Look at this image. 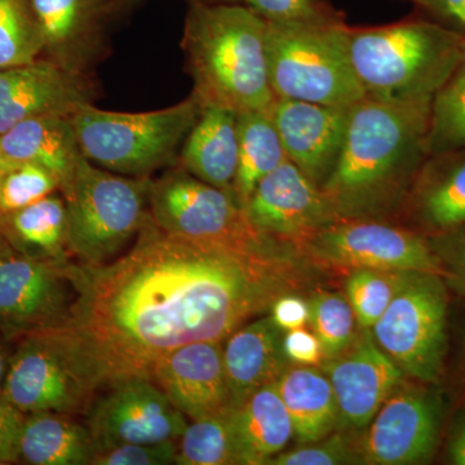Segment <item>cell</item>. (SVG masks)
<instances>
[{"instance_id": "cell-14", "label": "cell", "mask_w": 465, "mask_h": 465, "mask_svg": "<svg viewBox=\"0 0 465 465\" xmlns=\"http://www.w3.org/2000/svg\"><path fill=\"white\" fill-rule=\"evenodd\" d=\"M91 407L88 419L94 452L124 443L179 440L188 418L149 378L124 379Z\"/></svg>"}, {"instance_id": "cell-46", "label": "cell", "mask_w": 465, "mask_h": 465, "mask_svg": "<svg viewBox=\"0 0 465 465\" xmlns=\"http://www.w3.org/2000/svg\"><path fill=\"white\" fill-rule=\"evenodd\" d=\"M189 2L204 3V5H242L243 0H189Z\"/></svg>"}, {"instance_id": "cell-20", "label": "cell", "mask_w": 465, "mask_h": 465, "mask_svg": "<svg viewBox=\"0 0 465 465\" xmlns=\"http://www.w3.org/2000/svg\"><path fill=\"white\" fill-rule=\"evenodd\" d=\"M394 220L425 235L465 224V149L430 154L416 174Z\"/></svg>"}, {"instance_id": "cell-4", "label": "cell", "mask_w": 465, "mask_h": 465, "mask_svg": "<svg viewBox=\"0 0 465 465\" xmlns=\"http://www.w3.org/2000/svg\"><path fill=\"white\" fill-rule=\"evenodd\" d=\"M464 45V33L427 18L348 26L349 54L363 94L388 104L432 103Z\"/></svg>"}, {"instance_id": "cell-39", "label": "cell", "mask_w": 465, "mask_h": 465, "mask_svg": "<svg viewBox=\"0 0 465 465\" xmlns=\"http://www.w3.org/2000/svg\"><path fill=\"white\" fill-rule=\"evenodd\" d=\"M428 237L442 262L446 277L457 281L465 291V224Z\"/></svg>"}, {"instance_id": "cell-37", "label": "cell", "mask_w": 465, "mask_h": 465, "mask_svg": "<svg viewBox=\"0 0 465 465\" xmlns=\"http://www.w3.org/2000/svg\"><path fill=\"white\" fill-rule=\"evenodd\" d=\"M349 430L342 432L331 433L326 439L317 442L300 445L292 451H282L272 459L268 465H338L360 464V449L358 440ZM363 464V463H362Z\"/></svg>"}, {"instance_id": "cell-1", "label": "cell", "mask_w": 465, "mask_h": 465, "mask_svg": "<svg viewBox=\"0 0 465 465\" xmlns=\"http://www.w3.org/2000/svg\"><path fill=\"white\" fill-rule=\"evenodd\" d=\"M289 259L274 241L219 243L174 237L146 220L124 255L75 265L65 323L106 387L149 378L167 351L224 341L291 289Z\"/></svg>"}, {"instance_id": "cell-19", "label": "cell", "mask_w": 465, "mask_h": 465, "mask_svg": "<svg viewBox=\"0 0 465 465\" xmlns=\"http://www.w3.org/2000/svg\"><path fill=\"white\" fill-rule=\"evenodd\" d=\"M269 113L287 161L321 188L341 154L351 106L275 99Z\"/></svg>"}, {"instance_id": "cell-35", "label": "cell", "mask_w": 465, "mask_h": 465, "mask_svg": "<svg viewBox=\"0 0 465 465\" xmlns=\"http://www.w3.org/2000/svg\"><path fill=\"white\" fill-rule=\"evenodd\" d=\"M60 192L51 171L30 162H12L0 179V225L3 219Z\"/></svg>"}, {"instance_id": "cell-38", "label": "cell", "mask_w": 465, "mask_h": 465, "mask_svg": "<svg viewBox=\"0 0 465 465\" xmlns=\"http://www.w3.org/2000/svg\"><path fill=\"white\" fill-rule=\"evenodd\" d=\"M177 440L155 443H124L94 451L92 465L176 464Z\"/></svg>"}, {"instance_id": "cell-49", "label": "cell", "mask_w": 465, "mask_h": 465, "mask_svg": "<svg viewBox=\"0 0 465 465\" xmlns=\"http://www.w3.org/2000/svg\"><path fill=\"white\" fill-rule=\"evenodd\" d=\"M410 2L414 3V5H416V7H419V5H421V3H423V0H410Z\"/></svg>"}, {"instance_id": "cell-2", "label": "cell", "mask_w": 465, "mask_h": 465, "mask_svg": "<svg viewBox=\"0 0 465 465\" xmlns=\"http://www.w3.org/2000/svg\"><path fill=\"white\" fill-rule=\"evenodd\" d=\"M430 104L363 97L351 106L341 154L321 186L338 220H394L430 157Z\"/></svg>"}, {"instance_id": "cell-15", "label": "cell", "mask_w": 465, "mask_h": 465, "mask_svg": "<svg viewBox=\"0 0 465 465\" xmlns=\"http://www.w3.org/2000/svg\"><path fill=\"white\" fill-rule=\"evenodd\" d=\"M243 210L260 234L299 247L318 229L338 222L320 186L290 161L262 179Z\"/></svg>"}, {"instance_id": "cell-25", "label": "cell", "mask_w": 465, "mask_h": 465, "mask_svg": "<svg viewBox=\"0 0 465 465\" xmlns=\"http://www.w3.org/2000/svg\"><path fill=\"white\" fill-rule=\"evenodd\" d=\"M232 421L240 465H268L293 439L292 421L275 381L232 407Z\"/></svg>"}, {"instance_id": "cell-42", "label": "cell", "mask_w": 465, "mask_h": 465, "mask_svg": "<svg viewBox=\"0 0 465 465\" xmlns=\"http://www.w3.org/2000/svg\"><path fill=\"white\" fill-rule=\"evenodd\" d=\"M271 317L283 332H287L309 323L311 308L304 299L287 292L272 304Z\"/></svg>"}, {"instance_id": "cell-36", "label": "cell", "mask_w": 465, "mask_h": 465, "mask_svg": "<svg viewBox=\"0 0 465 465\" xmlns=\"http://www.w3.org/2000/svg\"><path fill=\"white\" fill-rule=\"evenodd\" d=\"M265 23L280 26L344 25L347 17L329 0H243Z\"/></svg>"}, {"instance_id": "cell-30", "label": "cell", "mask_w": 465, "mask_h": 465, "mask_svg": "<svg viewBox=\"0 0 465 465\" xmlns=\"http://www.w3.org/2000/svg\"><path fill=\"white\" fill-rule=\"evenodd\" d=\"M232 411V407L188 424L177 440L176 464L240 465Z\"/></svg>"}, {"instance_id": "cell-40", "label": "cell", "mask_w": 465, "mask_h": 465, "mask_svg": "<svg viewBox=\"0 0 465 465\" xmlns=\"http://www.w3.org/2000/svg\"><path fill=\"white\" fill-rule=\"evenodd\" d=\"M26 414L0 397V464L20 461V439Z\"/></svg>"}, {"instance_id": "cell-6", "label": "cell", "mask_w": 465, "mask_h": 465, "mask_svg": "<svg viewBox=\"0 0 465 465\" xmlns=\"http://www.w3.org/2000/svg\"><path fill=\"white\" fill-rule=\"evenodd\" d=\"M104 387L96 363L74 332L61 324L23 336L8 361L0 397L26 415L74 416L90 409Z\"/></svg>"}, {"instance_id": "cell-16", "label": "cell", "mask_w": 465, "mask_h": 465, "mask_svg": "<svg viewBox=\"0 0 465 465\" xmlns=\"http://www.w3.org/2000/svg\"><path fill=\"white\" fill-rule=\"evenodd\" d=\"M323 372L331 382L342 430H365L391 391L406 375L372 338L358 327L341 353L324 360Z\"/></svg>"}, {"instance_id": "cell-47", "label": "cell", "mask_w": 465, "mask_h": 465, "mask_svg": "<svg viewBox=\"0 0 465 465\" xmlns=\"http://www.w3.org/2000/svg\"><path fill=\"white\" fill-rule=\"evenodd\" d=\"M12 161H8L5 155L3 154L2 149H0V179H2L3 173L7 171V168L11 166Z\"/></svg>"}, {"instance_id": "cell-12", "label": "cell", "mask_w": 465, "mask_h": 465, "mask_svg": "<svg viewBox=\"0 0 465 465\" xmlns=\"http://www.w3.org/2000/svg\"><path fill=\"white\" fill-rule=\"evenodd\" d=\"M403 381L358 440L363 464L412 465L430 461L439 446L445 402L439 391Z\"/></svg>"}, {"instance_id": "cell-17", "label": "cell", "mask_w": 465, "mask_h": 465, "mask_svg": "<svg viewBox=\"0 0 465 465\" xmlns=\"http://www.w3.org/2000/svg\"><path fill=\"white\" fill-rule=\"evenodd\" d=\"M149 379L192 420L232 407L223 341L192 342L167 351L155 361Z\"/></svg>"}, {"instance_id": "cell-9", "label": "cell", "mask_w": 465, "mask_h": 465, "mask_svg": "<svg viewBox=\"0 0 465 465\" xmlns=\"http://www.w3.org/2000/svg\"><path fill=\"white\" fill-rule=\"evenodd\" d=\"M448 311L442 275L415 272L372 326V338L403 374L436 384L448 354Z\"/></svg>"}, {"instance_id": "cell-45", "label": "cell", "mask_w": 465, "mask_h": 465, "mask_svg": "<svg viewBox=\"0 0 465 465\" xmlns=\"http://www.w3.org/2000/svg\"><path fill=\"white\" fill-rule=\"evenodd\" d=\"M8 361L5 358V351L0 345V391H2L3 382H5V372H7Z\"/></svg>"}, {"instance_id": "cell-11", "label": "cell", "mask_w": 465, "mask_h": 465, "mask_svg": "<svg viewBox=\"0 0 465 465\" xmlns=\"http://www.w3.org/2000/svg\"><path fill=\"white\" fill-rule=\"evenodd\" d=\"M300 249L322 262L351 269L424 272L445 277L428 235L385 220H338L318 229Z\"/></svg>"}, {"instance_id": "cell-34", "label": "cell", "mask_w": 465, "mask_h": 465, "mask_svg": "<svg viewBox=\"0 0 465 465\" xmlns=\"http://www.w3.org/2000/svg\"><path fill=\"white\" fill-rule=\"evenodd\" d=\"M309 323L322 345L324 360L341 353L356 336L357 320L347 296L321 291L309 300Z\"/></svg>"}, {"instance_id": "cell-22", "label": "cell", "mask_w": 465, "mask_h": 465, "mask_svg": "<svg viewBox=\"0 0 465 465\" xmlns=\"http://www.w3.org/2000/svg\"><path fill=\"white\" fill-rule=\"evenodd\" d=\"M290 361L283 331L271 316L242 324L226 338L224 365L232 407L269 382L277 381Z\"/></svg>"}, {"instance_id": "cell-7", "label": "cell", "mask_w": 465, "mask_h": 465, "mask_svg": "<svg viewBox=\"0 0 465 465\" xmlns=\"http://www.w3.org/2000/svg\"><path fill=\"white\" fill-rule=\"evenodd\" d=\"M149 177L124 176L84 157L66 191L67 238L73 258L101 265L139 234L149 217Z\"/></svg>"}, {"instance_id": "cell-24", "label": "cell", "mask_w": 465, "mask_h": 465, "mask_svg": "<svg viewBox=\"0 0 465 465\" xmlns=\"http://www.w3.org/2000/svg\"><path fill=\"white\" fill-rule=\"evenodd\" d=\"M177 166L202 182L234 194L238 170L237 113L223 106L201 108L189 131Z\"/></svg>"}, {"instance_id": "cell-23", "label": "cell", "mask_w": 465, "mask_h": 465, "mask_svg": "<svg viewBox=\"0 0 465 465\" xmlns=\"http://www.w3.org/2000/svg\"><path fill=\"white\" fill-rule=\"evenodd\" d=\"M0 149L8 161L30 162L47 168L65 192L84 157L76 137L73 115L34 116L0 134Z\"/></svg>"}, {"instance_id": "cell-41", "label": "cell", "mask_w": 465, "mask_h": 465, "mask_svg": "<svg viewBox=\"0 0 465 465\" xmlns=\"http://www.w3.org/2000/svg\"><path fill=\"white\" fill-rule=\"evenodd\" d=\"M283 351L290 362L299 366H318L324 361L321 341L313 331H308L304 327L286 332Z\"/></svg>"}, {"instance_id": "cell-28", "label": "cell", "mask_w": 465, "mask_h": 465, "mask_svg": "<svg viewBox=\"0 0 465 465\" xmlns=\"http://www.w3.org/2000/svg\"><path fill=\"white\" fill-rule=\"evenodd\" d=\"M94 455L90 430L73 416L27 414L20 439V460L32 465H87Z\"/></svg>"}, {"instance_id": "cell-21", "label": "cell", "mask_w": 465, "mask_h": 465, "mask_svg": "<svg viewBox=\"0 0 465 465\" xmlns=\"http://www.w3.org/2000/svg\"><path fill=\"white\" fill-rule=\"evenodd\" d=\"M47 58L84 73L100 47L103 18L113 0H30Z\"/></svg>"}, {"instance_id": "cell-27", "label": "cell", "mask_w": 465, "mask_h": 465, "mask_svg": "<svg viewBox=\"0 0 465 465\" xmlns=\"http://www.w3.org/2000/svg\"><path fill=\"white\" fill-rule=\"evenodd\" d=\"M0 237L27 258L69 264L67 211L64 197L48 195L3 219Z\"/></svg>"}, {"instance_id": "cell-43", "label": "cell", "mask_w": 465, "mask_h": 465, "mask_svg": "<svg viewBox=\"0 0 465 465\" xmlns=\"http://www.w3.org/2000/svg\"><path fill=\"white\" fill-rule=\"evenodd\" d=\"M418 8L437 23L465 34V0H423Z\"/></svg>"}, {"instance_id": "cell-29", "label": "cell", "mask_w": 465, "mask_h": 465, "mask_svg": "<svg viewBox=\"0 0 465 465\" xmlns=\"http://www.w3.org/2000/svg\"><path fill=\"white\" fill-rule=\"evenodd\" d=\"M238 170L234 195L244 207L266 174L287 161L269 110L237 113Z\"/></svg>"}, {"instance_id": "cell-5", "label": "cell", "mask_w": 465, "mask_h": 465, "mask_svg": "<svg viewBox=\"0 0 465 465\" xmlns=\"http://www.w3.org/2000/svg\"><path fill=\"white\" fill-rule=\"evenodd\" d=\"M194 97L166 109L143 113L109 112L85 104L73 114L82 154L112 173L149 177L179 155L200 116Z\"/></svg>"}, {"instance_id": "cell-8", "label": "cell", "mask_w": 465, "mask_h": 465, "mask_svg": "<svg viewBox=\"0 0 465 465\" xmlns=\"http://www.w3.org/2000/svg\"><path fill=\"white\" fill-rule=\"evenodd\" d=\"M348 26L266 23V60L275 99L344 108L362 100L349 54Z\"/></svg>"}, {"instance_id": "cell-44", "label": "cell", "mask_w": 465, "mask_h": 465, "mask_svg": "<svg viewBox=\"0 0 465 465\" xmlns=\"http://www.w3.org/2000/svg\"><path fill=\"white\" fill-rule=\"evenodd\" d=\"M446 454L450 463L465 465V405L461 407L450 427Z\"/></svg>"}, {"instance_id": "cell-31", "label": "cell", "mask_w": 465, "mask_h": 465, "mask_svg": "<svg viewBox=\"0 0 465 465\" xmlns=\"http://www.w3.org/2000/svg\"><path fill=\"white\" fill-rule=\"evenodd\" d=\"M457 149H465V45L430 104V155Z\"/></svg>"}, {"instance_id": "cell-3", "label": "cell", "mask_w": 465, "mask_h": 465, "mask_svg": "<svg viewBox=\"0 0 465 465\" xmlns=\"http://www.w3.org/2000/svg\"><path fill=\"white\" fill-rule=\"evenodd\" d=\"M265 39V21L246 5L191 2L182 45L201 108L271 109Z\"/></svg>"}, {"instance_id": "cell-48", "label": "cell", "mask_w": 465, "mask_h": 465, "mask_svg": "<svg viewBox=\"0 0 465 465\" xmlns=\"http://www.w3.org/2000/svg\"><path fill=\"white\" fill-rule=\"evenodd\" d=\"M7 249H9L8 244H7V243H5V240H3V238H2V237H0V253H2V252H3V251H5V250H7Z\"/></svg>"}, {"instance_id": "cell-26", "label": "cell", "mask_w": 465, "mask_h": 465, "mask_svg": "<svg viewBox=\"0 0 465 465\" xmlns=\"http://www.w3.org/2000/svg\"><path fill=\"white\" fill-rule=\"evenodd\" d=\"M275 382L299 446L326 439L341 428L338 402L323 371L311 366H289Z\"/></svg>"}, {"instance_id": "cell-33", "label": "cell", "mask_w": 465, "mask_h": 465, "mask_svg": "<svg viewBox=\"0 0 465 465\" xmlns=\"http://www.w3.org/2000/svg\"><path fill=\"white\" fill-rule=\"evenodd\" d=\"M45 54L30 0H0V70L26 65Z\"/></svg>"}, {"instance_id": "cell-18", "label": "cell", "mask_w": 465, "mask_h": 465, "mask_svg": "<svg viewBox=\"0 0 465 465\" xmlns=\"http://www.w3.org/2000/svg\"><path fill=\"white\" fill-rule=\"evenodd\" d=\"M91 101L92 85L84 73L50 58L0 70V134L34 116L73 115Z\"/></svg>"}, {"instance_id": "cell-32", "label": "cell", "mask_w": 465, "mask_h": 465, "mask_svg": "<svg viewBox=\"0 0 465 465\" xmlns=\"http://www.w3.org/2000/svg\"><path fill=\"white\" fill-rule=\"evenodd\" d=\"M414 273L382 269H353L345 284V296L353 309L357 326L371 330Z\"/></svg>"}, {"instance_id": "cell-13", "label": "cell", "mask_w": 465, "mask_h": 465, "mask_svg": "<svg viewBox=\"0 0 465 465\" xmlns=\"http://www.w3.org/2000/svg\"><path fill=\"white\" fill-rule=\"evenodd\" d=\"M75 264L0 253V331L25 336L65 324L76 300Z\"/></svg>"}, {"instance_id": "cell-10", "label": "cell", "mask_w": 465, "mask_h": 465, "mask_svg": "<svg viewBox=\"0 0 465 465\" xmlns=\"http://www.w3.org/2000/svg\"><path fill=\"white\" fill-rule=\"evenodd\" d=\"M149 215L157 228L174 237L238 244L269 241L251 225L232 193L202 182L179 166L152 182Z\"/></svg>"}]
</instances>
